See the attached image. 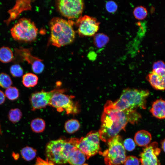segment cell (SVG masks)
<instances>
[{"label":"cell","instance_id":"cell-20","mask_svg":"<svg viewBox=\"0 0 165 165\" xmlns=\"http://www.w3.org/2000/svg\"><path fill=\"white\" fill-rule=\"evenodd\" d=\"M13 54L9 47L3 46L0 48V61L3 63L11 62L13 58Z\"/></svg>","mask_w":165,"mask_h":165},{"label":"cell","instance_id":"cell-26","mask_svg":"<svg viewBox=\"0 0 165 165\" xmlns=\"http://www.w3.org/2000/svg\"><path fill=\"white\" fill-rule=\"evenodd\" d=\"M133 15L137 20H142L145 18L148 14L146 9L142 6L135 7L133 11Z\"/></svg>","mask_w":165,"mask_h":165},{"label":"cell","instance_id":"cell-2","mask_svg":"<svg viewBox=\"0 0 165 165\" xmlns=\"http://www.w3.org/2000/svg\"><path fill=\"white\" fill-rule=\"evenodd\" d=\"M74 22L58 17H54L49 24L50 31V42L53 46L60 47L72 42L75 37L73 28Z\"/></svg>","mask_w":165,"mask_h":165},{"label":"cell","instance_id":"cell-30","mask_svg":"<svg viewBox=\"0 0 165 165\" xmlns=\"http://www.w3.org/2000/svg\"><path fill=\"white\" fill-rule=\"evenodd\" d=\"M123 144L125 149L128 151H132L135 148V143L131 138L126 139L123 141Z\"/></svg>","mask_w":165,"mask_h":165},{"label":"cell","instance_id":"cell-27","mask_svg":"<svg viewBox=\"0 0 165 165\" xmlns=\"http://www.w3.org/2000/svg\"><path fill=\"white\" fill-rule=\"evenodd\" d=\"M5 95L9 100L14 101L19 97V92L18 90L16 87L10 86L6 89Z\"/></svg>","mask_w":165,"mask_h":165},{"label":"cell","instance_id":"cell-7","mask_svg":"<svg viewBox=\"0 0 165 165\" xmlns=\"http://www.w3.org/2000/svg\"><path fill=\"white\" fill-rule=\"evenodd\" d=\"M100 139L98 132L91 131L85 137L79 139L77 147L86 155L88 159L100 152Z\"/></svg>","mask_w":165,"mask_h":165},{"label":"cell","instance_id":"cell-6","mask_svg":"<svg viewBox=\"0 0 165 165\" xmlns=\"http://www.w3.org/2000/svg\"><path fill=\"white\" fill-rule=\"evenodd\" d=\"M108 148L102 153L106 165H120L126 158L125 149L122 139L117 135L108 141Z\"/></svg>","mask_w":165,"mask_h":165},{"label":"cell","instance_id":"cell-28","mask_svg":"<svg viewBox=\"0 0 165 165\" xmlns=\"http://www.w3.org/2000/svg\"><path fill=\"white\" fill-rule=\"evenodd\" d=\"M12 80L9 75L4 73H0V86L4 88H7L12 84Z\"/></svg>","mask_w":165,"mask_h":165},{"label":"cell","instance_id":"cell-22","mask_svg":"<svg viewBox=\"0 0 165 165\" xmlns=\"http://www.w3.org/2000/svg\"><path fill=\"white\" fill-rule=\"evenodd\" d=\"M80 124L79 121L75 119H71L65 123L64 128L67 133L73 134L77 131L80 128Z\"/></svg>","mask_w":165,"mask_h":165},{"label":"cell","instance_id":"cell-16","mask_svg":"<svg viewBox=\"0 0 165 165\" xmlns=\"http://www.w3.org/2000/svg\"><path fill=\"white\" fill-rule=\"evenodd\" d=\"M150 112L158 119H165V101L161 98L155 100L152 103Z\"/></svg>","mask_w":165,"mask_h":165},{"label":"cell","instance_id":"cell-21","mask_svg":"<svg viewBox=\"0 0 165 165\" xmlns=\"http://www.w3.org/2000/svg\"><path fill=\"white\" fill-rule=\"evenodd\" d=\"M30 126L33 131L36 133H40L44 130L46 127V123L42 119L37 118L32 120Z\"/></svg>","mask_w":165,"mask_h":165},{"label":"cell","instance_id":"cell-12","mask_svg":"<svg viewBox=\"0 0 165 165\" xmlns=\"http://www.w3.org/2000/svg\"><path fill=\"white\" fill-rule=\"evenodd\" d=\"M14 50L16 57L25 61L30 64L34 73L38 74L42 72L44 68L43 61L33 55L30 49L20 46L15 49Z\"/></svg>","mask_w":165,"mask_h":165},{"label":"cell","instance_id":"cell-23","mask_svg":"<svg viewBox=\"0 0 165 165\" xmlns=\"http://www.w3.org/2000/svg\"><path fill=\"white\" fill-rule=\"evenodd\" d=\"M20 153L23 159L27 161H30L35 157L36 150L31 147L26 146L21 149Z\"/></svg>","mask_w":165,"mask_h":165},{"label":"cell","instance_id":"cell-10","mask_svg":"<svg viewBox=\"0 0 165 165\" xmlns=\"http://www.w3.org/2000/svg\"><path fill=\"white\" fill-rule=\"evenodd\" d=\"M76 24L80 36L90 37L96 34L99 30L100 23L96 18L86 15L78 18Z\"/></svg>","mask_w":165,"mask_h":165},{"label":"cell","instance_id":"cell-19","mask_svg":"<svg viewBox=\"0 0 165 165\" xmlns=\"http://www.w3.org/2000/svg\"><path fill=\"white\" fill-rule=\"evenodd\" d=\"M38 78L37 76L31 73H27L22 77V82L26 87H34L37 84Z\"/></svg>","mask_w":165,"mask_h":165},{"label":"cell","instance_id":"cell-18","mask_svg":"<svg viewBox=\"0 0 165 165\" xmlns=\"http://www.w3.org/2000/svg\"><path fill=\"white\" fill-rule=\"evenodd\" d=\"M152 139L151 134L145 130L138 131L135 134L134 139L135 143L138 146L145 147L150 143Z\"/></svg>","mask_w":165,"mask_h":165},{"label":"cell","instance_id":"cell-8","mask_svg":"<svg viewBox=\"0 0 165 165\" xmlns=\"http://www.w3.org/2000/svg\"><path fill=\"white\" fill-rule=\"evenodd\" d=\"M57 4L62 15L69 20L78 19L82 16L84 6L82 0H58Z\"/></svg>","mask_w":165,"mask_h":165},{"label":"cell","instance_id":"cell-31","mask_svg":"<svg viewBox=\"0 0 165 165\" xmlns=\"http://www.w3.org/2000/svg\"><path fill=\"white\" fill-rule=\"evenodd\" d=\"M124 165H139V161L138 158L132 156L126 157Z\"/></svg>","mask_w":165,"mask_h":165},{"label":"cell","instance_id":"cell-29","mask_svg":"<svg viewBox=\"0 0 165 165\" xmlns=\"http://www.w3.org/2000/svg\"><path fill=\"white\" fill-rule=\"evenodd\" d=\"M10 72L11 75L14 77H20L24 73L22 68L18 64L12 65L10 68Z\"/></svg>","mask_w":165,"mask_h":165},{"label":"cell","instance_id":"cell-4","mask_svg":"<svg viewBox=\"0 0 165 165\" xmlns=\"http://www.w3.org/2000/svg\"><path fill=\"white\" fill-rule=\"evenodd\" d=\"M66 89L61 88L52 96L49 105L59 112L65 111L67 115H75L80 111L79 103L74 101V97L64 93Z\"/></svg>","mask_w":165,"mask_h":165},{"label":"cell","instance_id":"cell-34","mask_svg":"<svg viewBox=\"0 0 165 165\" xmlns=\"http://www.w3.org/2000/svg\"><path fill=\"white\" fill-rule=\"evenodd\" d=\"M49 162H47L46 161H44L40 159H37L36 163L35 165H53V163H51Z\"/></svg>","mask_w":165,"mask_h":165},{"label":"cell","instance_id":"cell-36","mask_svg":"<svg viewBox=\"0 0 165 165\" xmlns=\"http://www.w3.org/2000/svg\"><path fill=\"white\" fill-rule=\"evenodd\" d=\"M161 147L163 151L165 152V138L161 142Z\"/></svg>","mask_w":165,"mask_h":165},{"label":"cell","instance_id":"cell-15","mask_svg":"<svg viewBox=\"0 0 165 165\" xmlns=\"http://www.w3.org/2000/svg\"><path fill=\"white\" fill-rule=\"evenodd\" d=\"M147 79L154 89L165 90V69L152 71L147 76Z\"/></svg>","mask_w":165,"mask_h":165},{"label":"cell","instance_id":"cell-33","mask_svg":"<svg viewBox=\"0 0 165 165\" xmlns=\"http://www.w3.org/2000/svg\"><path fill=\"white\" fill-rule=\"evenodd\" d=\"M160 68H165V63L164 62L159 61L154 63L152 66V70Z\"/></svg>","mask_w":165,"mask_h":165},{"label":"cell","instance_id":"cell-24","mask_svg":"<svg viewBox=\"0 0 165 165\" xmlns=\"http://www.w3.org/2000/svg\"><path fill=\"white\" fill-rule=\"evenodd\" d=\"M109 40L108 37L105 34L99 33L94 35V43L97 48L102 47L108 43Z\"/></svg>","mask_w":165,"mask_h":165},{"label":"cell","instance_id":"cell-5","mask_svg":"<svg viewBox=\"0 0 165 165\" xmlns=\"http://www.w3.org/2000/svg\"><path fill=\"white\" fill-rule=\"evenodd\" d=\"M38 29L34 22L30 19H20L10 29L13 38L16 40L24 42L34 41L36 38Z\"/></svg>","mask_w":165,"mask_h":165},{"label":"cell","instance_id":"cell-32","mask_svg":"<svg viewBox=\"0 0 165 165\" xmlns=\"http://www.w3.org/2000/svg\"><path fill=\"white\" fill-rule=\"evenodd\" d=\"M105 8L108 12L110 13H114L117 10L118 6L116 3L114 1H109L106 3Z\"/></svg>","mask_w":165,"mask_h":165},{"label":"cell","instance_id":"cell-3","mask_svg":"<svg viewBox=\"0 0 165 165\" xmlns=\"http://www.w3.org/2000/svg\"><path fill=\"white\" fill-rule=\"evenodd\" d=\"M149 94L146 90L127 88L123 90L119 99L109 102L112 107L120 111L136 110L138 108L145 109Z\"/></svg>","mask_w":165,"mask_h":165},{"label":"cell","instance_id":"cell-14","mask_svg":"<svg viewBox=\"0 0 165 165\" xmlns=\"http://www.w3.org/2000/svg\"><path fill=\"white\" fill-rule=\"evenodd\" d=\"M31 0H17L13 7L8 10L9 16L7 19L4 21V22L8 25L12 21L17 18L23 12L31 10Z\"/></svg>","mask_w":165,"mask_h":165},{"label":"cell","instance_id":"cell-13","mask_svg":"<svg viewBox=\"0 0 165 165\" xmlns=\"http://www.w3.org/2000/svg\"><path fill=\"white\" fill-rule=\"evenodd\" d=\"M160 152L156 142H153L145 146L140 155L141 165H160L158 156Z\"/></svg>","mask_w":165,"mask_h":165},{"label":"cell","instance_id":"cell-35","mask_svg":"<svg viewBox=\"0 0 165 165\" xmlns=\"http://www.w3.org/2000/svg\"><path fill=\"white\" fill-rule=\"evenodd\" d=\"M5 100V94L0 90V105L2 104L4 102Z\"/></svg>","mask_w":165,"mask_h":165},{"label":"cell","instance_id":"cell-11","mask_svg":"<svg viewBox=\"0 0 165 165\" xmlns=\"http://www.w3.org/2000/svg\"><path fill=\"white\" fill-rule=\"evenodd\" d=\"M61 89L60 86L58 87L57 86L56 88L50 91L42 90L32 93L29 98L31 110L35 111L43 108L49 105L53 94Z\"/></svg>","mask_w":165,"mask_h":165},{"label":"cell","instance_id":"cell-17","mask_svg":"<svg viewBox=\"0 0 165 165\" xmlns=\"http://www.w3.org/2000/svg\"><path fill=\"white\" fill-rule=\"evenodd\" d=\"M86 159V155L77 148L70 153L67 160L68 162L71 165H82Z\"/></svg>","mask_w":165,"mask_h":165},{"label":"cell","instance_id":"cell-9","mask_svg":"<svg viewBox=\"0 0 165 165\" xmlns=\"http://www.w3.org/2000/svg\"><path fill=\"white\" fill-rule=\"evenodd\" d=\"M65 142V140L61 138L51 141L47 144L46 154L50 161L58 165H63L68 163L63 155Z\"/></svg>","mask_w":165,"mask_h":165},{"label":"cell","instance_id":"cell-1","mask_svg":"<svg viewBox=\"0 0 165 165\" xmlns=\"http://www.w3.org/2000/svg\"><path fill=\"white\" fill-rule=\"evenodd\" d=\"M141 115L136 110L120 111L105 104L101 117V125L99 131L100 139L105 142L118 135L128 122L134 124L138 122Z\"/></svg>","mask_w":165,"mask_h":165},{"label":"cell","instance_id":"cell-25","mask_svg":"<svg viewBox=\"0 0 165 165\" xmlns=\"http://www.w3.org/2000/svg\"><path fill=\"white\" fill-rule=\"evenodd\" d=\"M22 113L21 110L18 108L10 109L8 114V118L9 120L13 123L18 122L21 119Z\"/></svg>","mask_w":165,"mask_h":165}]
</instances>
